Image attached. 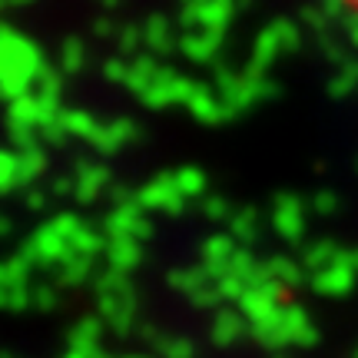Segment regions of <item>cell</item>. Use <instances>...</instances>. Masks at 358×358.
Returning a JSON list of instances; mask_svg holds the SVG:
<instances>
[{
    "instance_id": "6da1fadb",
    "label": "cell",
    "mask_w": 358,
    "mask_h": 358,
    "mask_svg": "<svg viewBox=\"0 0 358 358\" xmlns=\"http://www.w3.org/2000/svg\"><path fill=\"white\" fill-rule=\"evenodd\" d=\"M342 3H345L348 10H352V13H355V17H358V0H342Z\"/></svg>"
}]
</instances>
